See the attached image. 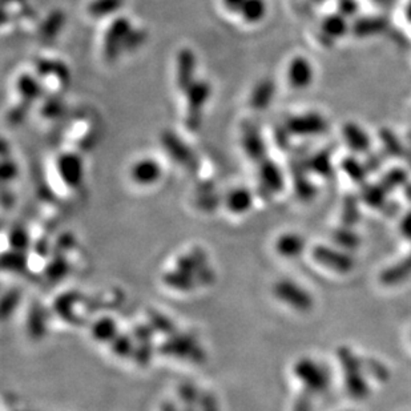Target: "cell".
<instances>
[{
    "label": "cell",
    "mask_w": 411,
    "mask_h": 411,
    "mask_svg": "<svg viewBox=\"0 0 411 411\" xmlns=\"http://www.w3.org/2000/svg\"><path fill=\"white\" fill-rule=\"evenodd\" d=\"M18 172L16 165L13 164V161H4L3 162V168H1V177L4 181L13 180L15 174Z\"/></svg>",
    "instance_id": "obj_21"
},
{
    "label": "cell",
    "mask_w": 411,
    "mask_h": 411,
    "mask_svg": "<svg viewBox=\"0 0 411 411\" xmlns=\"http://www.w3.org/2000/svg\"><path fill=\"white\" fill-rule=\"evenodd\" d=\"M161 143L165 148V151L169 153L176 162L186 167L188 169H192L190 167H195L196 158L193 152L189 149L183 140H180L174 133L165 132L161 136Z\"/></svg>",
    "instance_id": "obj_6"
},
{
    "label": "cell",
    "mask_w": 411,
    "mask_h": 411,
    "mask_svg": "<svg viewBox=\"0 0 411 411\" xmlns=\"http://www.w3.org/2000/svg\"><path fill=\"white\" fill-rule=\"evenodd\" d=\"M195 279H196L193 276L188 274L177 267L174 270L165 273V276H164L165 284H168V286H171L176 291H180V292L192 291L193 285H195Z\"/></svg>",
    "instance_id": "obj_13"
},
{
    "label": "cell",
    "mask_w": 411,
    "mask_h": 411,
    "mask_svg": "<svg viewBox=\"0 0 411 411\" xmlns=\"http://www.w3.org/2000/svg\"><path fill=\"white\" fill-rule=\"evenodd\" d=\"M184 95L186 128L189 131H197L202 121L204 108L212 95V87L208 81L197 79Z\"/></svg>",
    "instance_id": "obj_1"
},
{
    "label": "cell",
    "mask_w": 411,
    "mask_h": 411,
    "mask_svg": "<svg viewBox=\"0 0 411 411\" xmlns=\"http://www.w3.org/2000/svg\"><path fill=\"white\" fill-rule=\"evenodd\" d=\"M266 13L265 1L264 0H245L239 16L248 25H256L263 20Z\"/></svg>",
    "instance_id": "obj_11"
},
{
    "label": "cell",
    "mask_w": 411,
    "mask_h": 411,
    "mask_svg": "<svg viewBox=\"0 0 411 411\" xmlns=\"http://www.w3.org/2000/svg\"><path fill=\"white\" fill-rule=\"evenodd\" d=\"M244 1L245 0H221L223 7L225 8L226 11L228 13H235V15H239Z\"/></svg>",
    "instance_id": "obj_22"
},
{
    "label": "cell",
    "mask_w": 411,
    "mask_h": 411,
    "mask_svg": "<svg viewBox=\"0 0 411 411\" xmlns=\"http://www.w3.org/2000/svg\"><path fill=\"white\" fill-rule=\"evenodd\" d=\"M16 88H18V92L20 95V97L23 99V104H27V106H31V103L38 100L40 95L43 92L39 81L34 76L27 75V74L19 78L18 83H16Z\"/></svg>",
    "instance_id": "obj_10"
},
{
    "label": "cell",
    "mask_w": 411,
    "mask_h": 411,
    "mask_svg": "<svg viewBox=\"0 0 411 411\" xmlns=\"http://www.w3.org/2000/svg\"><path fill=\"white\" fill-rule=\"evenodd\" d=\"M112 353L119 358H128L134 354V338L131 334H120L111 344Z\"/></svg>",
    "instance_id": "obj_15"
},
{
    "label": "cell",
    "mask_w": 411,
    "mask_h": 411,
    "mask_svg": "<svg viewBox=\"0 0 411 411\" xmlns=\"http://www.w3.org/2000/svg\"><path fill=\"white\" fill-rule=\"evenodd\" d=\"M13 242V251H19V252H25L27 246L29 245L28 242V235L25 230L19 229V230H13V233L10 235V244Z\"/></svg>",
    "instance_id": "obj_20"
},
{
    "label": "cell",
    "mask_w": 411,
    "mask_h": 411,
    "mask_svg": "<svg viewBox=\"0 0 411 411\" xmlns=\"http://www.w3.org/2000/svg\"><path fill=\"white\" fill-rule=\"evenodd\" d=\"M124 3L125 0H92L88 4V13L96 19L111 16L120 11Z\"/></svg>",
    "instance_id": "obj_12"
},
{
    "label": "cell",
    "mask_w": 411,
    "mask_h": 411,
    "mask_svg": "<svg viewBox=\"0 0 411 411\" xmlns=\"http://www.w3.org/2000/svg\"><path fill=\"white\" fill-rule=\"evenodd\" d=\"M226 211L233 216H244L253 207L252 192L248 188L239 186L230 189L223 199Z\"/></svg>",
    "instance_id": "obj_7"
},
{
    "label": "cell",
    "mask_w": 411,
    "mask_h": 411,
    "mask_svg": "<svg viewBox=\"0 0 411 411\" xmlns=\"http://www.w3.org/2000/svg\"><path fill=\"white\" fill-rule=\"evenodd\" d=\"M56 169L68 188H78L84 179V164L76 153H63L56 161Z\"/></svg>",
    "instance_id": "obj_5"
},
{
    "label": "cell",
    "mask_w": 411,
    "mask_h": 411,
    "mask_svg": "<svg viewBox=\"0 0 411 411\" xmlns=\"http://www.w3.org/2000/svg\"><path fill=\"white\" fill-rule=\"evenodd\" d=\"M64 23V16L60 11H55L51 13L46 20L44 23L41 25L40 28V34H41V38L43 39H51L55 38L59 32H60V28Z\"/></svg>",
    "instance_id": "obj_17"
},
{
    "label": "cell",
    "mask_w": 411,
    "mask_h": 411,
    "mask_svg": "<svg viewBox=\"0 0 411 411\" xmlns=\"http://www.w3.org/2000/svg\"><path fill=\"white\" fill-rule=\"evenodd\" d=\"M132 29L130 19L123 16L113 19L109 23L103 38V55L106 62H115L120 53H124L125 43Z\"/></svg>",
    "instance_id": "obj_2"
},
{
    "label": "cell",
    "mask_w": 411,
    "mask_h": 411,
    "mask_svg": "<svg viewBox=\"0 0 411 411\" xmlns=\"http://www.w3.org/2000/svg\"><path fill=\"white\" fill-rule=\"evenodd\" d=\"M241 144L244 152L248 155V158L252 160H258L261 156V140L258 134L254 131H245L242 130V136H241Z\"/></svg>",
    "instance_id": "obj_16"
},
{
    "label": "cell",
    "mask_w": 411,
    "mask_h": 411,
    "mask_svg": "<svg viewBox=\"0 0 411 411\" xmlns=\"http://www.w3.org/2000/svg\"><path fill=\"white\" fill-rule=\"evenodd\" d=\"M197 57L189 48H183L177 53L176 59V87L183 95L196 81Z\"/></svg>",
    "instance_id": "obj_3"
},
{
    "label": "cell",
    "mask_w": 411,
    "mask_h": 411,
    "mask_svg": "<svg viewBox=\"0 0 411 411\" xmlns=\"http://www.w3.org/2000/svg\"><path fill=\"white\" fill-rule=\"evenodd\" d=\"M276 249L284 257H294L302 249V239L295 235H284L277 239Z\"/></svg>",
    "instance_id": "obj_14"
},
{
    "label": "cell",
    "mask_w": 411,
    "mask_h": 411,
    "mask_svg": "<svg viewBox=\"0 0 411 411\" xmlns=\"http://www.w3.org/2000/svg\"><path fill=\"white\" fill-rule=\"evenodd\" d=\"M130 177L133 184L141 188L156 186L162 177V167L158 160L143 158L131 165Z\"/></svg>",
    "instance_id": "obj_4"
},
{
    "label": "cell",
    "mask_w": 411,
    "mask_h": 411,
    "mask_svg": "<svg viewBox=\"0 0 411 411\" xmlns=\"http://www.w3.org/2000/svg\"><path fill=\"white\" fill-rule=\"evenodd\" d=\"M274 294L276 297L285 304L293 305V307H306L307 298L305 293L302 292L295 284L291 281H281L274 286Z\"/></svg>",
    "instance_id": "obj_8"
},
{
    "label": "cell",
    "mask_w": 411,
    "mask_h": 411,
    "mask_svg": "<svg viewBox=\"0 0 411 411\" xmlns=\"http://www.w3.org/2000/svg\"><path fill=\"white\" fill-rule=\"evenodd\" d=\"M151 326L153 328V330H159L161 333H167V334H174V325H173L172 321L167 319L165 316H153L152 321H151Z\"/></svg>",
    "instance_id": "obj_19"
},
{
    "label": "cell",
    "mask_w": 411,
    "mask_h": 411,
    "mask_svg": "<svg viewBox=\"0 0 411 411\" xmlns=\"http://www.w3.org/2000/svg\"><path fill=\"white\" fill-rule=\"evenodd\" d=\"M177 396H179V399L181 400V403H184L186 406V405H197L200 397H201V391L195 384L184 382L179 386Z\"/></svg>",
    "instance_id": "obj_18"
},
{
    "label": "cell",
    "mask_w": 411,
    "mask_h": 411,
    "mask_svg": "<svg viewBox=\"0 0 411 411\" xmlns=\"http://www.w3.org/2000/svg\"><path fill=\"white\" fill-rule=\"evenodd\" d=\"M91 335L95 341L100 344H112V341L119 335V325L108 316L100 317L93 321Z\"/></svg>",
    "instance_id": "obj_9"
}]
</instances>
